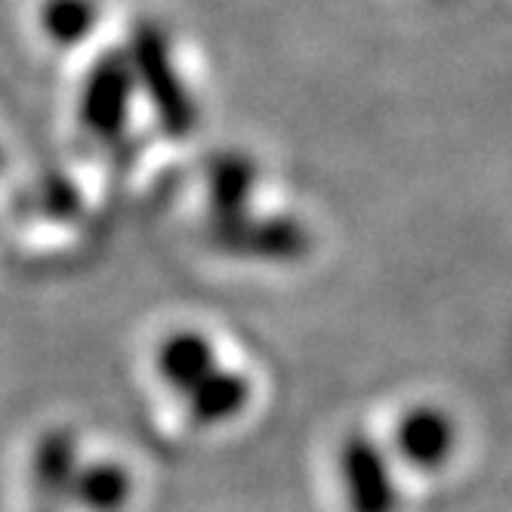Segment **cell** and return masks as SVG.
Returning a JSON list of instances; mask_svg holds the SVG:
<instances>
[{
    "label": "cell",
    "mask_w": 512,
    "mask_h": 512,
    "mask_svg": "<svg viewBox=\"0 0 512 512\" xmlns=\"http://www.w3.org/2000/svg\"><path fill=\"white\" fill-rule=\"evenodd\" d=\"M340 482L349 512H395L398 491L383 451L368 435H349L340 451Z\"/></svg>",
    "instance_id": "cell-4"
},
{
    "label": "cell",
    "mask_w": 512,
    "mask_h": 512,
    "mask_svg": "<svg viewBox=\"0 0 512 512\" xmlns=\"http://www.w3.org/2000/svg\"><path fill=\"white\" fill-rule=\"evenodd\" d=\"M130 472L118 463H90L75 475L71 494L87 512H121L130 500Z\"/></svg>",
    "instance_id": "cell-10"
},
{
    "label": "cell",
    "mask_w": 512,
    "mask_h": 512,
    "mask_svg": "<svg viewBox=\"0 0 512 512\" xmlns=\"http://www.w3.org/2000/svg\"><path fill=\"white\" fill-rule=\"evenodd\" d=\"M210 371H216V349L198 331H176L158 346V374L182 395L195 389Z\"/></svg>",
    "instance_id": "cell-7"
},
{
    "label": "cell",
    "mask_w": 512,
    "mask_h": 512,
    "mask_svg": "<svg viewBox=\"0 0 512 512\" xmlns=\"http://www.w3.org/2000/svg\"><path fill=\"white\" fill-rule=\"evenodd\" d=\"M133 90H136V78L124 50H108L90 65L78 99V118L93 142L99 145L124 142Z\"/></svg>",
    "instance_id": "cell-2"
},
{
    "label": "cell",
    "mask_w": 512,
    "mask_h": 512,
    "mask_svg": "<svg viewBox=\"0 0 512 512\" xmlns=\"http://www.w3.org/2000/svg\"><path fill=\"white\" fill-rule=\"evenodd\" d=\"M127 59L136 87H142L145 99L152 102L161 130L173 139H189L198 127V105L173 65L164 28L158 22H136L130 31Z\"/></svg>",
    "instance_id": "cell-1"
},
{
    "label": "cell",
    "mask_w": 512,
    "mask_h": 512,
    "mask_svg": "<svg viewBox=\"0 0 512 512\" xmlns=\"http://www.w3.org/2000/svg\"><path fill=\"white\" fill-rule=\"evenodd\" d=\"M99 22L96 0H44L41 28L56 47H78Z\"/></svg>",
    "instance_id": "cell-11"
},
{
    "label": "cell",
    "mask_w": 512,
    "mask_h": 512,
    "mask_svg": "<svg viewBox=\"0 0 512 512\" xmlns=\"http://www.w3.org/2000/svg\"><path fill=\"white\" fill-rule=\"evenodd\" d=\"M189 417L198 426H219L235 420L250 401V383L235 371H210L195 389L186 392Z\"/></svg>",
    "instance_id": "cell-9"
},
{
    "label": "cell",
    "mask_w": 512,
    "mask_h": 512,
    "mask_svg": "<svg viewBox=\"0 0 512 512\" xmlns=\"http://www.w3.org/2000/svg\"><path fill=\"white\" fill-rule=\"evenodd\" d=\"M41 512H56V506H44Z\"/></svg>",
    "instance_id": "cell-14"
},
{
    "label": "cell",
    "mask_w": 512,
    "mask_h": 512,
    "mask_svg": "<svg viewBox=\"0 0 512 512\" xmlns=\"http://www.w3.org/2000/svg\"><path fill=\"white\" fill-rule=\"evenodd\" d=\"M207 241L219 250L238 256V260H263V263H297L309 250V232L287 216H226L210 219Z\"/></svg>",
    "instance_id": "cell-3"
},
{
    "label": "cell",
    "mask_w": 512,
    "mask_h": 512,
    "mask_svg": "<svg viewBox=\"0 0 512 512\" xmlns=\"http://www.w3.org/2000/svg\"><path fill=\"white\" fill-rule=\"evenodd\" d=\"M457 445L451 417L438 408H411L395 426V451L417 469L445 466Z\"/></svg>",
    "instance_id": "cell-5"
},
{
    "label": "cell",
    "mask_w": 512,
    "mask_h": 512,
    "mask_svg": "<svg viewBox=\"0 0 512 512\" xmlns=\"http://www.w3.org/2000/svg\"><path fill=\"white\" fill-rule=\"evenodd\" d=\"M78 438L68 426H56L41 435L34 448V488L44 497V506L65 503L78 475Z\"/></svg>",
    "instance_id": "cell-6"
},
{
    "label": "cell",
    "mask_w": 512,
    "mask_h": 512,
    "mask_svg": "<svg viewBox=\"0 0 512 512\" xmlns=\"http://www.w3.org/2000/svg\"><path fill=\"white\" fill-rule=\"evenodd\" d=\"M256 186V164L244 152H223L207 164V204L210 219L247 213Z\"/></svg>",
    "instance_id": "cell-8"
},
{
    "label": "cell",
    "mask_w": 512,
    "mask_h": 512,
    "mask_svg": "<svg viewBox=\"0 0 512 512\" xmlns=\"http://www.w3.org/2000/svg\"><path fill=\"white\" fill-rule=\"evenodd\" d=\"M4 167H7V161H4V152H0V173H4Z\"/></svg>",
    "instance_id": "cell-13"
},
{
    "label": "cell",
    "mask_w": 512,
    "mask_h": 512,
    "mask_svg": "<svg viewBox=\"0 0 512 512\" xmlns=\"http://www.w3.org/2000/svg\"><path fill=\"white\" fill-rule=\"evenodd\" d=\"M22 213L41 216V219H56V223H68L75 219L84 207L81 189L62 173H50L41 176L34 186H28V192L19 198Z\"/></svg>",
    "instance_id": "cell-12"
}]
</instances>
